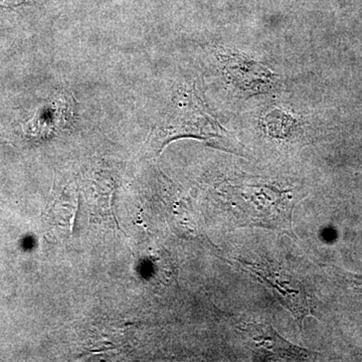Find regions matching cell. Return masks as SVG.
I'll list each match as a JSON object with an SVG mask.
<instances>
[{"mask_svg":"<svg viewBox=\"0 0 362 362\" xmlns=\"http://www.w3.org/2000/svg\"><path fill=\"white\" fill-rule=\"evenodd\" d=\"M245 271L251 274L275 296L293 317L302 331L305 318L315 316L310 295L301 281L270 262L238 259Z\"/></svg>","mask_w":362,"mask_h":362,"instance_id":"obj_1","label":"cell"},{"mask_svg":"<svg viewBox=\"0 0 362 362\" xmlns=\"http://www.w3.org/2000/svg\"><path fill=\"white\" fill-rule=\"evenodd\" d=\"M243 332L254 343L258 354L274 361H305L315 356L314 352L292 344L267 324H247Z\"/></svg>","mask_w":362,"mask_h":362,"instance_id":"obj_2","label":"cell"},{"mask_svg":"<svg viewBox=\"0 0 362 362\" xmlns=\"http://www.w3.org/2000/svg\"><path fill=\"white\" fill-rule=\"evenodd\" d=\"M223 65L235 85L247 92H267L275 87L276 76L264 66L238 54H223Z\"/></svg>","mask_w":362,"mask_h":362,"instance_id":"obj_3","label":"cell"},{"mask_svg":"<svg viewBox=\"0 0 362 362\" xmlns=\"http://www.w3.org/2000/svg\"><path fill=\"white\" fill-rule=\"evenodd\" d=\"M265 123L269 134L276 138L289 137L295 126L294 119L291 116L276 111L269 114Z\"/></svg>","mask_w":362,"mask_h":362,"instance_id":"obj_4","label":"cell"},{"mask_svg":"<svg viewBox=\"0 0 362 362\" xmlns=\"http://www.w3.org/2000/svg\"><path fill=\"white\" fill-rule=\"evenodd\" d=\"M344 276L350 283V285L354 286V289L362 293V275H358V274L344 273Z\"/></svg>","mask_w":362,"mask_h":362,"instance_id":"obj_5","label":"cell"},{"mask_svg":"<svg viewBox=\"0 0 362 362\" xmlns=\"http://www.w3.org/2000/svg\"><path fill=\"white\" fill-rule=\"evenodd\" d=\"M25 0H0V6H14L23 4Z\"/></svg>","mask_w":362,"mask_h":362,"instance_id":"obj_6","label":"cell"}]
</instances>
